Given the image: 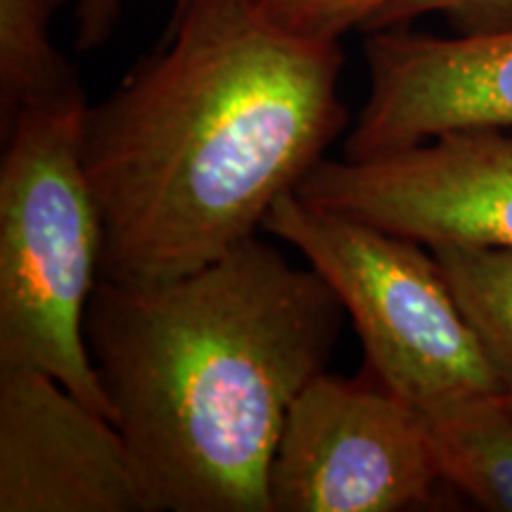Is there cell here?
Masks as SVG:
<instances>
[{
  "mask_svg": "<svg viewBox=\"0 0 512 512\" xmlns=\"http://www.w3.org/2000/svg\"><path fill=\"white\" fill-rule=\"evenodd\" d=\"M342 64L256 0H176L162 46L83 119L100 278H178L256 238L347 128Z\"/></svg>",
  "mask_w": 512,
  "mask_h": 512,
  "instance_id": "cell-1",
  "label": "cell"
},
{
  "mask_svg": "<svg viewBox=\"0 0 512 512\" xmlns=\"http://www.w3.org/2000/svg\"><path fill=\"white\" fill-rule=\"evenodd\" d=\"M347 311L256 235L157 283L100 278L86 342L155 512H271L292 403L328 370Z\"/></svg>",
  "mask_w": 512,
  "mask_h": 512,
  "instance_id": "cell-2",
  "label": "cell"
},
{
  "mask_svg": "<svg viewBox=\"0 0 512 512\" xmlns=\"http://www.w3.org/2000/svg\"><path fill=\"white\" fill-rule=\"evenodd\" d=\"M86 112L76 86L22 107L3 128L0 366L48 373L112 420L86 342L102 256L100 211L81 155Z\"/></svg>",
  "mask_w": 512,
  "mask_h": 512,
  "instance_id": "cell-3",
  "label": "cell"
},
{
  "mask_svg": "<svg viewBox=\"0 0 512 512\" xmlns=\"http://www.w3.org/2000/svg\"><path fill=\"white\" fill-rule=\"evenodd\" d=\"M264 230L297 249L354 323L366 368L411 406L496 394L494 368L432 249L285 195Z\"/></svg>",
  "mask_w": 512,
  "mask_h": 512,
  "instance_id": "cell-4",
  "label": "cell"
},
{
  "mask_svg": "<svg viewBox=\"0 0 512 512\" xmlns=\"http://www.w3.org/2000/svg\"><path fill=\"white\" fill-rule=\"evenodd\" d=\"M441 489L420 415L373 370H325L292 403L268 470L271 512H403Z\"/></svg>",
  "mask_w": 512,
  "mask_h": 512,
  "instance_id": "cell-5",
  "label": "cell"
},
{
  "mask_svg": "<svg viewBox=\"0 0 512 512\" xmlns=\"http://www.w3.org/2000/svg\"><path fill=\"white\" fill-rule=\"evenodd\" d=\"M297 195L427 247H512V128H460L370 159L325 157Z\"/></svg>",
  "mask_w": 512,
  "mask_h": 512,
  "instance_id": "cell-6",
  "label": "cell"
},
{
  "mask_svg": "<svg viewBox=\"0 0 512 512\" xmlns=\"http://www.w3.org/2000/svg\"><path fill=\"white\" fill-rule=\"evenodd\" d=\"M0 512H155L124 434L62 382L0 366Z\"/></svg>",
  "mask_w": 512,
  "mask_h": 512,
  "instance_id": "cell-7",
  "label": "cell"
},
{
  "mask_svg": "<svg viewBox=\"0 0 512 512\" xmlns=\"http://www.w3.org/2000/svg\"><path fill=\"white\" fill-rule=\"evenodd\" d=\"M368 98L344 157L370 159L460 128H512V29L370 31Z\"/></svg>",
  "mask_w": 512,
  "mask_h": 512,
  "instance_id": "cell-8",
  "label": "cell"
},
{
  "mask_svg": "<svg viewBox=\"0 0 512 512\" xmlns=\"http://www.w3.org/2000/svg\"><path fill=\"white\" fill-rule=\"evenodd\" d=\"M415 411L451 491L484 510L512 512V415L503 396H453Z\"/></svg>",
  "mask_w": 512,
  "mask_h": 512,
  "instance_id": "cell-9",
  "label": "cell"
},
{
  "mask_svg": "<svg viewBox=\"0 0 512 512\" xmlns=\"http://www.w3.org/2000/svg\"><path fill=\"white\" fill-rule=\"evenodd\" d=\"M512 415V247L432 245Z\"/></svg>",
  "mask_w": 512,
  "mask_h": 512,
  "instance_id": "cell-10",
  "label": "cell"
},
{
  "mask_svg": "<svg viewBox=\"0 0 512 512\" xmlns=\"http://www.w3.org/2000/svg\"><path fill=\"white\" fill-rule=\"evenodd\" d=\"M64 0H0V114L3 128L31 102L81 86L50 38Z\"/></svg>",
  "mask_w": 512,
  "mask_h": 512,
  "instance_id": "cell-11",
  "label": "cell"
},
{
  "mask_svg": "<svg viewBox=\"0 0 512 512\" xmlns=\"http://www.w3.org/2000/svg\"><path fill=\"white\" fill-rule=\"evenodd\" d=\"M387 0H256L273 27L313 43H339L351 29H368Z\"/></svg>",
  "mask_w": 512,
  "mask_h": 512,
  "instance_id": "cell-12",
  "label": "cell"
},
{
  "mask_svg": "<svg viewBox=\"0 0 512 512\" xmlns=\"http://www.w3.org/2000/svg\"><path fill=\"white\" fill-rule=\"evenodd\" d=\"M427 15H441L456 34H491L512 29V0H387L366 31L411 27Z\"/></svg>",
  "mask_w": 512,
  "mask_h": 512,
  "instance_id": "cell-13",
  "label": "cell"
},
{
  "mask_svg": "<svg viewBox=\"0 0 512 512\" xmlns=\"http://www.w3.org/2000/svg\"><path fill=\"white\" fill-rule=\"evenodd\" d=\"M124 0H79L76 3V48L95 50L105 46L117 27Z\"/></svg>",
  "mask_w": 512,
  "mask_h": 512,
  "instance_id": "cell-14",
  "label": "cell"
}]
</instances>
